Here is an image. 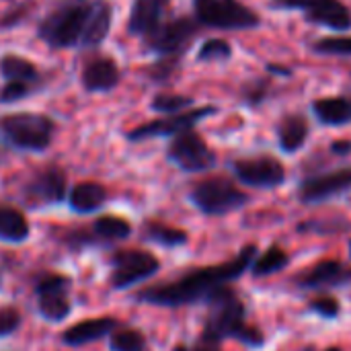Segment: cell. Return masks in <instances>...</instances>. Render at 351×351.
I'll list each match as a JSON object with an SVG mask.
<instances>
[{
    "mask_svg": "<svg viewBox=\"0 0 351 351\" xmlns=\"http://www.w3.org/2000/svg\"><path fill=\"white\" fill-rule=\"evenodd\" d=\"M111 12L105 0H70L39 23L37 37L51 49L95 47L111 29Z\"/></svg>",
    "mask_w": 351,
    "mask_h": 351,
    "instance_id": "1",
    "label": "cell"
},
{
    "mask_svg": "<svg viewBox=\"0 0 351 351\" xmlns=\"http://www.w3.org/2000/svg\"><path fill=\"white\" fill-rule=\"evenodd\" d=\"M255 253H257L255 247H245L241 255L228 263L204 267V269L183 276L181 280L173 284L144 290L136 296V300L146 302V304H158V306H183V304H193L199 300L210 302L220 290L226 288L228 282L243 276V271L249 267Z\"/></svg>",
    "mask_w": 351,
    "mask_h": 351,
    "instance_id": "2",
    "label": "cell"
},
{
    "mask_svg": "<svg viewBox=\"0 0 351 351\" xmlns=\"http://www.w3.org/2000/svg\"><path fill=\"white\" fill-rule=\"evenodd\" d=\"M210 317L206 323V333L204 339L208 343L234 337L241 341H247L251 346L261 343V337L255 329H249L245 325V306L243 302L228 290H220L212 300H210Z\"/></svg>",
    "mask_w": 351,
    "mask_h": 351,
    "instance_id": "3",
    "label": "cell"
},
{
    "mask_svg": "<svg viewBox=\"0 0 351 351\" xmlns=\"http://www.w3.org/2000/svg\"><path fill=\"white\" fill-rule=\"evenodd\" d=\"M53 121L43 113H12L0 117V140L16 150L43 152L53 138Z\"/></svg>",
    "mask_w": 351,
    "mask_h": 351,
    "instance_id": "4",
    "label": "cell"
},
{
    "mask_svg": "<svg viewBox=\"0 0 351 351\" xmlns=\"http://www.w3.org/2000/svg\"><path fill=\"white\" fill-rule=\"evenodd\" d=\"M193 10L202 25L224 31L255 29L261 23L257 12L239 0H193Z\"/></svg>",
    "mask_w": 351,
    "mask_h": 351,
    "instance_id": "5",
    "label": "cell"
},
{
    "mask_svg": "<svg viewBox=\"0 0 351 351\" xmlns=\"http://www.w3.org/2000/svg\"><path fill=\"white\" fill-rule=\"evenodd\" d=\"M247 193H243L226 177H210L197 183L191 191V202L208 216H222L239 210L247 204Z\"/></svg>",
    "mask_w": 351,
    "mask_h": 351,
    "instance_id": "6",
    "label": "cell"
},
{
    "mask_svg": "<svg viewBox=\"0 0 351 351\" xmlns=\"http://www.w3.org/2000/svg\"><path fill=\"white\" fill-rule=\"evenodd\" d=\"M195 33L197 27L191 19H173L165 21L160 27H156L142 39L144 47L150 53H156L160 58H181L193 41Z\"/></svg>",
    "mask_w": 351,
    "mask_h": 351,
    "instance_id": "7",
    "label": "cell"
},
{
    "mask_svg": "<svg viewBox=\"0 0 351 351\" xmlns=\"http://www.w3.org/2000/svg\"><path fill=\"white\" fill-rule=\"evenodd\" d=\"M167 156L173 165H177L181 171L187 173L208 171L216 165V154L193 130H185L177 134L169 146Z\"/></svg>",
    "mask_w": 351,
    "mask_h": 351,
    "instance_id": "8",
    "label": "cell"
},
{
    "mask_svg": "<svg viewBox=\"0 0 351 351\" xmlns=\"http://www.w3.org/2000/svg\"><path fill=\"white\" fill-rule=\"evenodd\" d=\"M158 271V259L146 251H117L113 257L111 286L115 290H125L136 286Z\"/></svg>",
    "mask_w": 351,
    "mask_h": 351,
    "instance_id": "9",
    "label": "cell"
},
{
    "mask_svg": "<svg viewBox=\"0 0 351 351\" xmlns=\"http://www.w3.org/2000/svg\"><path fill=\"white\" fill-rule=\"evenodd\" d=\"M274 6L304 10L311 23L335 31H346L351 27L350 10L339 0H274Z\"/></svg>",
    "mask_w": 351,
    "mask_h": 351,
    "instance_id": "10",
    "label": "cell"
},
{
    "mask_svg": "<svg viewBox=\"0 0 351 351\" xmlns=\"http://www.w3.org/2000/svg\"><path fill=\"white\" fill-rule=\"evenodd\" d=\"M216 113V107H202V109H193V111H185V113H175L162 119H154L148 121L144 125H138L134 130L128 132V140L132 142H142L148 138H165V136H177L185 130H191L197 121H202L204 117H210Z\"/></svg>",
    "mask_w": 351,
    "mask_h": 351,
    "instance_id": "11",
    "label": "cell"
},
{
    "mask_svg": "<svg viewBox=\"0 0 351 351\" xmlns=\"http://www.w3.org/2000/svg\"><path fill=\"white\" fill-rule=\"evenodd\" d=\"M234 175L239 181L251 187H261V189H271L284 183L286 171L280 160L271 156H259V158H247V160H237L232 165Z\"/></svg>",
    "mask_w": 351,
    "mask_h": 351,
    "instance_id": "12",
    "label": "cell"
},
{
    "mask_svg": "<svg viewBox=\"0 0 351 351\" xmlns=\"http://www.w3.org/2000/svg\"><path fill=\"white\" fill-rule=\"evenodd\" d=\"M66 195V173L60 167H47L39 171L25 185V199L29 206L58 204Z\"/></svg>",
    "mask_w": 351,
    "mask_h": 351,
    "instance_id": "13",
    "label": "cell"
},
{
    "mask_svg": "<svg viewBox=\"0 0 351 351\" xmlns=\"http://www.w3.org/2000/svg\"><path fill=\"white\" fill-rule=\"evenodd\" d=\"M351 187V167L350 169H339L327 175H319L313 179H306L300 185L298 197L304 204H317V202H325L337 193H343Z\"/></svg>",
    "mask_w": 351,
    "mask_h": 351,
    "instance_id": "14",
    "label": "cell"
},
{
    "mask_svg": "<svg viewBox=\"0 0 351 351\" xmlns=\"http://www.w3.org/2000/svg\"><path fill=\"white\" fill-rule=\"evenodd\" d=\"M121 72L115 64V60L107 56H95L90 58L80 74V82L86 93H109L119 84Z\"/></svg>",
    "mask_w": 351,
    "mask_h": 351,
    "instance_id": "15",
    "label": "cell"
},
{
    "mask_svg": "<svg viewBox=\"0 0 351 351\" xmlns=\"http://www.w3.org/2000/svg\"><path fill=\"white\" fill-rule=\"evenodd\" d=\"M169 0H134L128 21V33L136 37H146L165 21Z\"/></svg>",
    "mask_w": 351,
    "mask_h": 351,
    "instance_id": "16",
    "label": "cell"
},
{
    "mask_svg": "<svg viewBox=\"0 0 351 351\" xmlns=\"http://www.w3.org/2000/svg\"><path fill=\"white\" fill-rule=\"evenodd\" d=\"M115 327H117L115 319H109V317H105V319H90V321H84V323H78V325L66 329L64 335H62V341L66 346H72V348L86 346V343H93L97 339H103Z\"/></svg>",
    "mask_w": 351,
    "mask_h": 351,
    "instance_id": "17",
    "label": "cell"
},
{
    "mask_svg": "<svg viewBox=\"0 0 351 351\" xmlns=\"http://www.w3.org/2000/svg\"><path fill=\"white\" fill-rule=\"evenodd\" d=\"M70 208L78 214H90L97 212L105 202H107V189L101 183H78L72 191H70Z\"/></svg>",
    "mask_w": 351,
    "mask_h": 351,
    "instance_id": "18",
    "label": "cell"
},
{
    "mask_svg": "<svg viewBox=\"0 0 351 351\" xmlns=\"http://www.w3.org/2000/svg\"><path fill=\"white\" fill-rule=\"evenodd\" d=\"M351 280V271L337 261H323L311 274H306L300 284L304 288H331Z\"/></svg>",
    "mask_w": 351,
    "mask_h": 351,
    "instance_id": "19",
    "label": "cell"
},
{
    "mask_svg": "<svg viewBox=\"0 0 351 351\" xmlns=\"http://www.w3.org/2000/svg\"><path fill=\"white\" fill-rule=\"evenodd\" d=\"M315 115L327 125H346L351 121L350 97H329L313 103Z\"/></svg>",
    "mask_w": 351,
    "mask_h": 351,
    "instance_id": "20",
    "label": "cell"
},
{
    "mask_svg": "<svg viewBox=\"0 0 351 351\" xmlns=\"http://www.w3.org/2000/svg\"><path fill=\"white\" fill-rule=\"evenodd\" d=\"M0 74L6 78V82H25V84H37L39 72L35 64L21 56H2L0 58Z\"/></svg>",
    "mask_w": 351,
    "mask_h": 351,
    "instance_id": "21",
    "label": "cell"
},
{
    "mask_svg": "<svg viewBox=\"0 0 351 351\" xmlns=\"http://www.w3.org/2000/svg\"><path fill=\"white\" fill-rule=\"evenodd\" d=\"M280 146L286 152H296L308 138V123L302 115H288L278 128Z\"/></svg>",
    "mask_w": 351,
    "mask_h": 351,
    "instance_id": "22",
    "label": "cell"
},
{
    "mask_svg": "<svg viewBox=\"0 0 351 351\" xmlns=\"http://www.w3.org/2000/svg\"><path fill=\"white\" fill-rule=\"evenodd\" d=\"M29 237V224L25 216L10 208V206H0V241L8 243H23Z\"/></svg>",
    "mask_w": 351,
    "mask_h": 351,
    "instance_id": "23",
    "label": "cell"
},
{
    "mask_svg": "<svg viewBox=\"0 0 351 351\" xmlns=\"http://www.w3.org/2000/svg\"><path fill=\"white\" fill-rule=\"evenodd\" d=\"M39 298V313L43 319L47 321H53V323H60L64 321L72 306H70V300L66 296V290H56V292H43V294H37Z\"/></svg>",
    "mask_w": 351,
    "mask_h": 351,
    "instance_id": "24",
    "label": "cell"
},
{
    "mask_svg": "<svg viewBox=\"0 0 351 351\" xmlns=\"http://www.w3.org/2000/svg\"><path fill=\"white\" fill-rule=\"evenodd\" d=\"M132 232V226L128 220L117 216H103L93 226V237L101 241H123Z\"/></svg>",
    "mask_w": 351,
    "mask_h": 351,
    "instance_id": "25",
    "label": "cell"
},
{
    "mask_svg": "<svg viewBox=\"0 0 351 351\" xmlns=\"http://www.w3.org/2000/svg\"><path fill=\"white\" fill-rule=\"evenodd\" d=\"M144 239L158 243L162 247H179L187 243V234L179 228L160 224V222H146L144 224Z\"/></svg>",
    "mask_w": 351,
    "mask_h": 351,
    "instance_id": "26",
    "label": "cell"
},
{
    "mask_svg": "<svg viewBox=\"0 0 351 351\" xmlns=\"http://www.w3.org/2000/svg\"><path fill=\"white\" fill-rule=\"evenodd\" d=\"M193 99L185 97V95H169V93H160L152 99V109L158 113H167V115H175V113H183V109L191 107Z\"/></svg>",
    "mask_w": 351,
    "mask_h": 351,
    "instance_id": "27",
    "label": "cell"
},
{
    "mask_svg": "<svg viewBox=\"0 0 351 351\" xmlns=\"http://www.w3.org/2000/svg\"><path fill=\"white\" fill-rule=\"evenodd\" d=\"M232 56V47L224 39H208L197 51V62H226Z\"/></svg>",
    "mask_w": 351,
    "mask_h": 351,
    "instance_id": "28",
    "label": "cell"
},
{
    "mask_svg": "<svg viewBox=\"0 0 351 351\" xmlns=\"http://www.w3.org/2000/svg\"><path fill=\"white\" fill-rule=\"evenodd\" d=\"M288 263V255L280 249V247H271L267 249V253H263L259 257V261L253 265V274L255 276H267L274 274L278 269H282Z\"/></svg>",
    "mask_w": 351,
    "mask_h": 351,
    "instance_id": "29",
    "label": "cell"
},
{
    "mask_svg": "<svg viewBox=\"0 0 351 351\" xmlns=\"http://www.w3.org/2000/svg\"><path fill=\"white\" fill-rule=\"evenodd\" d=\"M111 350L142 351L144 350V337L140 331H119L111 337Z\"/></svg>",
    "mask_w": 351,
    "mask_h": 351,
    "instance_id": "30",
    "label": "cell"
},
{
    "mask_svg": "<svg viewBox=\"0 0 351 351\" xmlns=\"http://www.w3.org/2000/svg\"><path fill=\"white\" fill-rule=\"evenodd\" d=\"M315 49L321 53L351 56V35L350 37H325V39L315 43Z\"/></svg>",
    "mask_w": 351,
    "mask_h": 351,
    "instance_id": "31",
    "label": "cell"
},
{
    "mask_svg": "<svg viewBox=\"0 0 351 351\" xmlns=\"http://www.w3.org/2000/svg\"><path fill=\"white\" fill-rule=\"evenodd\" d=\"M35 90L33 84H25V82H6L2 93H0V103H16L25 97H29Z\"/></svg>",
    "mask_w": 351,
    "mask_h": 351,
    "instance_id": "32",
    "label": "cell"
},
{
    "mask_svg": "<svg viewBox=\"0 0 351 351\" xmlns=\"http://www.w3.org/2000/svg\"><path fill=\"white\" fill-rule=\"evenodd\" d=\"M68 284L70 280L64 278V276H56V274H49L45 278H41L35 286V292L37 294H43V292H56V290H68Z\"/></svg>",
    "mask_w": 351,
    "mask_h": 351,
    "instance_id": "33",
    "label": "cell"
},
{
    "mask_svg": "<svg viewBox=\"0 0 351 351\" xmlns=\"http://www.w3.org/2000/svg\"><path fill=\"white\" fill-rule=\"evenodd\" d=\"M21 323V317L14 308H2L0 311V337L10 335Z\"/></svg>",
    "mask_w": 351,
    "mask_h": 351,
    "instance_id": "34",
    "label": "cell"
},
{
    "mask_svg": "<svg viewBox=\"0 0 351 351\" xmlns=\"http://www.w3.org/2000/svg\"><path fill=\"white\" fill-rule=\"evenodd\" d=\"M313 311L321 313L323 317H335L339 313V304L331 298H321L313 302Z\"/></svg>",
    "mask_w": 351,
    "mask_h": 351,
    "instance_id": "35",
    "label": "cell"
},
{
    "mask_svg": "<svg viewBox=\"0 0 351 351\" xmlns=\"http://www.w3.org/2000/svg\"><path fill=\"white\" fill-rule=\"evenodd\" d=\"M195 351H218V350H216V348H214L212 343H208V346H202V348H197Z\"/></svg>",
    "mask_w": 351,
    "mask_h": 351,
    "instance_id": "36",
    "label": "cell"
},
{
    "mask_svg": "<svg viewBox=\"0 0 351 351\" xmlns=\"http://www.w3.org/2000/svg\"><path fill=\"white\" fill-rule=\"evenodd\" d=\"M350 249H351V247H350Z\"/></svg>",
    "mask_w": 351,
    "mask_h": 351,
    "instance_id": "37",
    "label": "cell"
}]
</instances>
